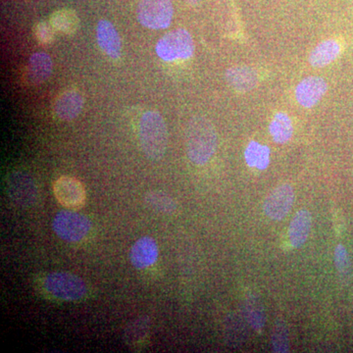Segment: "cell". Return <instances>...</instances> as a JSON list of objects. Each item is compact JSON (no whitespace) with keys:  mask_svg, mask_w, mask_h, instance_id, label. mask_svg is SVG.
Segmentation results:
<instances>
[{"mask_svg":"<svg viewBox=\"0 0 353 353\" xmlns=\"http://www.w3.org/2000/svg\"><path fill=\"white\" fill-rule=\"evenodd\" d=\"M139 143L148 159L158 161L164 157L168 143L166 123L157 111H146L139 122Z\"/></svg>","mask_w":353,"mask_h":353,"instance_id":"obj_2","label":"cell"},{"mask_svg":"<svg viewBox=\"0 0 353 353\" xmlns=\"http://www.w3.org/2000/svg\"><path fill=\"white\" fill-rule=\"evenodd\" d=\"M92 229L87 216L71 210H61L52 221V230L58 238L67 243H79L87 238Z\"/></svg>","mask_w":353,"mask_h":353,"instance_id":"obj_5","label":"cell"},{"mask_svg":"<svg viewBox=\"0 0 353 353\" xmlns=\"http://www.w3.org/2000/svg\"><path fill=\"white\" fill-rule=\"evenodd\" d=\"M10 199L17 205L29 208L38 199V188L34 179L26 172H14L7 182Z\"/></svg>","mask_w":353,"mask_h":353,"instance_id":"obj_7","label":"cell"},{"mask_svg":"<svg viewBox=\"0 0 353 353\" xmlns=\"http://www.w3.org/2000/svg\"><path fill=\"white\" fill-rule=\"evenodd\" d=\"M85 99L83 94L77 90H65L58 95L53 110L55 115L62 121L75 120L83 111Z\"/></svg>","mask_w":353,"mask_h":353,"instance_id":"obj_13","label":"cell"},{"mask_svg":"<svg viewBox=\"0 0 353 353\" xmlns=\"http://www.w3.org/2000/svg\"><path fill=\"white\" fill-rule=\"evenodd\" d=\"M52 71L53 62L50 55L44 52L34 53L23 71L22 80L29 87H34L46 82Z\"/></svg>","mask_w":353,"mask_h":353,"instance_id":"obj_10","label":"cell"},{"mask_svg":"<svg viewBox=\"0 0 353 353\" xmlns=\"http://www.w3.org/2000/svg\"><path fill=\"white\" fill-rule=\"evenodd\" d=\"M227 82L239 92H248L256 87L259 82L257 72L250 67H232L226 71Z\"/></svg>","mask_w":353,"mask_h":353,"instance_id":"obj_15","label":"cell"},{"mask_svg":"<svg viewBox=\"0 0 353 353\" xmlns=\"http://www.w3.org/2000/svg\"><path fill=\"white\" fill-rule=\"evenodd\" d=\"M328 90V83L319 77H308L297 85L296 101L305 108H314Z\"/></svg>","mask_w":353,"mask_h":353,"instance_id":"obj_12","label":"cell"},{"mask_svg":"<svg viewBox=\"0 0 353 353\" xmlns=\"http://www.w3.org/2000/svg\"><path fill=\"white\" fill-rule=\"evenodd\" d=\"M58 202L65 208H80L85 204L87 194L85 187L73 176H60L53 185Z\"/></svg>","mask_w":353,"mask_h":353,"instance_id":"obj_8","label":"cell"},{"mask_svg":"<svg viewBox=\"0 0 353 353\" xmlns=\"http://www.w3.org/2000/svg\"><path fill=\"white\" fill-rule=\"evenodd\" d=\"M246 319L255 331H261L265 325V312L259 297L248 294L245 303Z\"/></svg>","mask_w":353,"mask_h":353,"instance_id":"obj_23","label":"cell"},{"mask_svg":"<svg viewBox=\"0 0 353 353\" xmlns=\"http://www.w3.org/2000/svg\"><path fill=\"white\" fill-rule=\"evenodd\" d=\"M294 202V192L292 185L287 183L279 185L265 199V214L272 220H283L292 210Z\"/></svg>","mask_w":353,"mask_h":353,"instance_id":"obj_9","label":"cell"},{"mask_svg":"<svg viewBox=\"0 0 353 353\" xmlns=\"http://www.w3.org/2000/svg\"><path fill=\"white\" fill-rule=\"evenodd\" d=\"M312 227V216L309 211L303 209L292 218L289 228L290 243L294 248H301L307 241Z\"/></svg>","mask_w":353,"mask_h":353,"instance_id":"obj_16","label":"cell"},{"mask_svg":"<svg viewBox=\"0 0 353 353\" xmlns=\"http://www.w3.org/2000/svg\"><path fill=\"white\" fill-rule=\"evenodd\" d=\"M44 290L55 299L63 301H78L88 292L85 281L69 272H52L43 280Z\"/></svg>","mask_w":353,"mask_h":353,"instance_id":"obj_3","label":"cell"},{"mask_svg":"<svg viewBox=\"0 0 353 353\" xmlns=\"http://www.w3.org/2000/svg\"><path fill=\"white\" fill-rule=\"evenodd\" d=\"M245 157L248 166L265 170L270 164V148L257 141H250L246 148Z\"/></svg>","mask_w":353,"mask_h":353,"instance_id":"obj_19","label":"cell"},{"mask_svg":"<svg viewBox=\"0 0 353 353\" xmlns=\"http://www.w3.org/2000/svg\"><path fill=\"white\" fill-rule=\"evenodd\" d=\"M155 50L158 57L166 62L187 60L194 55V39L187 30H174L159 39Z\"/></svg>","mask_w":353,"mask_h":353,"instance_id":"obj_4","label":"cell"},{"mask_svg":"<svg viewBox=\"0 0 353 353\" xmlns=\"http://www.w3.org/2000/svg\"><path fill=\"white\" fill-rule=\"evenodd\" d=\"M173 15L171 0H141L137 9L139 22L152 30L168 28Z\"/></svg>","mask_w":353,"mask_h":353,"instance_id":"obj_6","label":"cell"},{"mask_svg":"<svg viewBox=\"0 0 353 353\" xmlns=\"http://www.w3.org/2000/svg\"><path fill=\"white\" fill-rule=\"evenodd\" d=\"M270 134L274 141L277 143H288L294 134L292 120L287 114L279 112L276 114L270 124Z\"/></svg>","mask_w":353,"mask_h":353,"instance_id":"obj_22","label":"cell"},{"mask_svg":"<svg viewBox=\"0 0 353 353\" xmlns=\"http://www.w3.org/2000/svg\"><path fill=\"white\" fill-rule=\"evenodd\" d=\"M51 25L57 31L64 34H73L80 27V19L72 9H61L51 15Z\"/></svg>","mask_w":353,"mask_h":353,"instance_id":"obj_18","label":"cell"},{"mask_svg":"<svg viewBox=\"0 0 353 353\" xmlns=\"http://www.w3.org/2000/svg\"><path fill=\"white\" fill-rule=\"evenodd\" d=\"M190 6H197L201 3V0H187Z\"/></svg>","mask_w":353,"mask_h":353,"instance_id":"obj_27","label":"cell"},{"mask_svg":"<svg viewBox=\"0 0 353 353\" xmlns=\"http://www.w3.org/2000/svg\"><path fill=\"white\" fill-rule=\"evenodd\" d=\"M97 39L99 48L111 59L122 54V41L115 26L108 20H101L97 27Z\"/></svg>","mask_w":353,"mask_h":353,"instance_id":"obj_14","label":"cell"},{"mask_svg":"<svg viewBox=\"0 0 353 353\" xmlns=\"http://www.w3.org/2000/svg\"><path fill=\"white\" fill-rule=\"evenodd\" d=\"M272 347L275 352H289L290 341L289 331L283 321L276 323L273 334H272Z\"/></svg>","mask_w":353,"mask_h":353,"instance_id":"obj_24","label":"cell"},{"mask_svg":"<svg viewBox=\"0 0 353 353\" xmlns=\"http://www.w3.org/2000/svg\"><path fill=\"white\" fill-rule=\"evenodd\" d=\"M54 30L51 23L41 21L34 26V37L39 43L46 46V44L52 43L54 39Z\"/></svg>","mask_w":353,"mask_h":353,"instance_id":"obj_26","label":"cell"},{"mask_svg":"<svg viewBox=\"0 0 353 353\" xmlns=\"http://www.w3.org/2000/svg\"><path fill=\"white\" fill-rule=\"evenodd\" d=\"M159 257V248L152 236H143L136 241L130 250V261L138 270L153 266Z\"/></svg>","mask_w":353,"mask_h":353,"instance_id":"obj_11","label":"cell"},{"mask_svg":"<svg viewBox=\"0 0 353 353\" xmlns=\"http://www.w3.org/2000/svg\"><path fill=\"white\" fill-rule=\"evenodd\" d=\"M146 205L161 214L171 215L178 209L176 201L166 192L152 190L145 196Z\"/></svg>","mask_w":353,"mask_h":353,"instance_id":"obj_21","label":"cell"},{"mask_svg":"<svg viewBox=\"0 0 353 353\" xmlns=\"http://www.w3.org/2000/svg\"><path fill=\"white\" fill-rule=\"evenodd\" d=\"M334 264L341 278L348 280L352 276V263L347 250L343 245H339L334 250Z\"/></svg>","mask_w":353,"mask_h":353,"instance_id":"obj_25","label":"cell"},{"mask_svg":"<svg viewBox=\"0 0 353 353\" xmlns=\"http://www.w3.org/2000/svg\"><path fill=\"white\" fill-rule=\"evenodd\" d=\"M150 329V320L148 316H141L132 320L125 331V341L131 347H137L148 338Z\"/></svg>","mask_w":353,"mask_h":353,"instance_id":"obj_20","label":"cell"},{"mask_svg":"<svg viewBox=\"0 0 353 353\" xmlns=\"http://www.w3.org/2000/svg\"><path fill=\"white\" fill-rule=\"evenodd\" d=\"M187 152L192 163L202 166L208 163L217 150V132L208 118L196 116L187 128Z\"/></svg>","mask_w":353,"mask_h":353,"instance_id":"obj_1","label":"cell"},{"mask_svg":"<svg viewBox=\"0 0 353 353\" xmlns=\"http://www.w3.org/2000/svg\"><path fill=\"white\" fill-rule=\"evenodd\" d=\"M341 52L340 43L334 39L322 41L311 51L309 63L315 68H322L334 61Z\"/></svg>","mask_w":353,"mask_h":353,"instance_id":"obj_17","label":"cell"}]
</instances>
